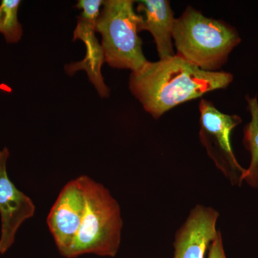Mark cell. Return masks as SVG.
Instances as JSON below:
<instances>
[{"instance_id":"6da1fadb","label":"cell","mask_w":258,"mask_h":258,"mask_svg":"<svg viewBox=\"0 0 258 258\" xmlns=\"http://www.w3.org/2000/svg\"><path fill=\"white\" fill-rule=\"evenodd\" d=\"M232 80L230 73L203 71L175 55L157 62L148 60L132 71L128 86L144 109L159 118L181 103L225 89Z\"/></svg>"},{"instance_id":"7a4b0ae2","label":"cell","mask_w":258,"mask_h":258,"mask_svg":"<svg viewBox=\"0 0 258 258\" xmlns=\"http://www.w3.org/2000/svg\"><path fill=\"white\" fill-rule=\"evenodd\" d=\"M172 37L176 55L206 71L220 69L241 41L235 28L207 18L191 7L175 19Z\"/></svg>"},{"instance_id":"3957f363","label":"cell","mask_w":258,"mask_h":258,"mask_svg":"<svg viewBox=\"0 0 258 258\" xmlns=\"http://www.w3.org/2000/svg\"><path fill=\"white\" fill-rule=\"evenodd\" d=\"M86 208L67 258L85 254L113 257L119 249L123 227L119 205L103 185L81 176Z\"/></svg>"},{"instance_id":"277c9868","label":"cell","mask_w":258,"mask_h":258,"mask_svg":"<svg viewBox=\"0 0 258 258\" xmlns=\"http://www.w3.org/2000/svg\"><path fill=\"white\" fill-rule=\"evenodd\" d=\"M135 1L106 0L97 19L105 62L112 68L135 71L147 62L142 50L139 26L142 15L134 10Z\"/></svg>"},{"instance_id":"5b68a950","label":"cell","mask_w":258,"mask_h":258,"mask_svg":"<svg viewBox=\"0 0 258 258\" xmlns=\"http://www.w3.org/2000/svg\"><path fill=\"white\" fill-rule=\"evenodd\" d=\"M200 113V142L217 167L233 184L240 185L245 169L237 161L232 145L231 133L242 119L237 115H227L217 109L212 102L202 99Z\"/></svg>"},{"instance_id":"8992f818","label":"cell","mask_w":258,"mask_h":258,"mask_svg":"<svg viewBox=\"0 0 258 258\" xmlns=\"http://www.w3.org/2000/svg\"><path fill=\"white\" fill-rule=\"evenodd\" d=\"M85 208L86 198L79 176L62 188L47 219L56 246L64 257L79 232Z\"/></svg>"},{"instance_id":"52a82bcc","label":"cell","mask_w":258,"mask_h":258,"mask_svg":"<svg viewBox=\"0 0 258 258\" xmlns=\"http://www.w3.org/2000/svg\"><path fill=\"white\" fill-rule=\"evenodd\" d=\"M101 4L94 0L83 1L79 5L82 10L78 18L77 26L74 32V40H79L86 45V56L83 60L70 64L64 68L66 72L74 75L78 71H86L88 79L96 88L101 98L109 96L110 89L106 86L101 74V68L105 62L104 52L101 44L96 37L97 19L99 17Z\"/></svg>"},{"instance_id":"ba28073f","label":"cell","mask_w":258,"mask_h":258,"mask_svg":"<svg viewBox=\"0 0 258 258\" xmlns=\"http://www.w3.org/2000/svg\"><path fill=\"white\" fill-rule=\"evenodd\" d=\"M9 156L8 148L0 151L1 254H5L12 247L20 226L25 220L33 217L35 212V206L31 199L19 190L8 176L7 161Z\"/></svg>"},{"instance_id":"9c48e42d","label":"cell","mask_w":258,"mask_h":258,"mask_svg":"<svg viewBox=\"0 0 258 258\" xmlns=\"http://www.w3.org/2000/svg\"><path fill=\"white\" fill-rule=\"evenodd\" d=\"M219 212L197 205L176 232L174 258H205L210 244L218 235Z\"/></svg>"},{"instance_id":"30bf717a","label":"cell","mask_w":258,"mask_h":258,"mask_svg":"<svg viewBox=\"0 0 258 258\" xmlns=\"http://www.w3.org/2000/svg\"><path fill=\"white\" fill-rule=\"evenodd\" d=\"M137 3V12L144 14L139 24V32L147 30L152 34L160 59L175 55L172 33L176 18L169 2L141 0Z\"/></svg>"},{"instance_id":"8fae6325","label":"cell","mask_w":258,"mask_h":258,"mask_svg":"<svg viewBox=\"0 0 258 258\" xmlns=\"http://www.w3.org/2000/svg\"><path fill=\"white\" fill-rule=\"evenodd\" d=\"M251 120L244 128V147L250 152L251 162L245 169L242 181H246L252 187H258V101L257 98L246 97Z\"/></svg>"},{"instance_id":"7c38bea8","label":"cell","mask_w":258,"mask_h":258,"mask_svg":"<svg viewBox=\"0 0 258 258\" xmlns=\"http://www.w3.org/2000/svg\"><path fill=\"white\" fill-rule=\"evenodd\" d=\"M20 3V0H3L0 5V32L8 43H16L23 35L18 18Z\"/></svg>"},{"instance_id":"4fadbf2b","label":"cell","mask_w":258,"mask_h":258,"mask_svg":"<svg viewBox=\"0 0 258 258\" xmlns=\"http://www.w3.org/2000/svg\"><path fill=\"white\" fill-rule=\"evenodd\" d=\"M208 258H226L223 242H222L220 232H219L216 238L210 244V247H209Z\"/></svg>"}]
</instances>
